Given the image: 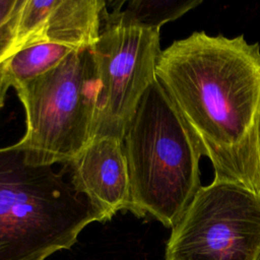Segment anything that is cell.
<instances>
[{
	"label": "cell",
	"instance_id": "6da1fadb",
	"mask_svg": "<svg viewBox=\"0 0 260 260\" xmlns=\"http://www.w3.org/2000/svg\"><path fill=\"white\" fill-rule=\"evenodd\" d=\"M155 75L214 179L260 195V45L194 31L161 51Z\"/></svg>",
	"mask_w": 260,
	"mask_h": 260
},
{
	"label": "cell",
	"instance_id": "7a4b0ae2",
	"mask_svg": "<svg viewBox=\"0 0 260 260\" xmlns=\"http://www.w3.org/2000/svg\"><path fill=\"white\" fill-rule=\"evenodd\" d=\"M129 209L174 228L202 187L199 143L157 78L147 87L123 139Z\"/></svg>",
	"mask_w": 260,
	"mask_h": 260
},
{
	"label": "cell",
	"instance_id": "3957f363",
	"mask_svg": "<svg viewBox=\"0 0 260 260\" xmlns=\"http://www.w3.org/2000/svg\"><path fill=\"white\" fill-rule=\"evenodd\" d=\"M94 221L98 211L52 166L29 164L16 144L0 147V260H46Z\"/></svg>",
	"mask_w": 260,
	"mask_h": 260
},
{
	"label": "cell",
	"instance_id": "277c9868",
	"mask_svg": "<svg viewBox=\"0 0 260 260\" xmlns=\"http://www.w3.org/2000/svg\"><path fill=\"white\" fill-rule=\"evenodd\" d=\"M15 90L26 125L15 144L29 164H69L92 139L100 80L91 48L72 51Z\"/></svg>",
	"mask_w": 260,
	"mask_h": 260
},
{
	"label": "cell",
	"instance_id": "5b68a950",
	"mask_svg": "<svg viewBox=\"0 0 260 260\" xmlns=\"http://www.w3.org/2000/svg\"><path fill=\"white\" fill-rule=\"evenodd\" d=\"M259 250L260 195L213 179L172 228L166 260H254Z\"/></svg>",
	"mask_w": 260,
	"mask_h": 260
},
{
	"label": "cell",
	"instance_id": "8992f818",
	"mask_svg": "<svg viewBox=\"0 0 260 260\" xmlns=\"http://www.w3.org/2000/svg\"><path fill=\"white\" fill-rule=\"evenodd\" d=\"M161 51L158 28L113 19L105 10L100 37L91 47L100 80L92 138L123 141L143 93L156 78Z\"/></svg>",
	"mask_w": 260,
	"mask_h": 260
},
{
	"label": "cell",
	"instance_id": "52a82bcc",
	"mask_svg": "<svg viewBox=\"0 0 260 260\" xmlns=\"http://www.w3.org/2000/svg\"><path fill=\"white\" fill-rule=\"evenodd\" d=\"M68 165L73 189L85 195L103 221L110 220L120 210L129 209L130 178L122 140L94 137Z\"/></svg>",
	"mask_w": 260,
	"mask_h": 260
},
{
	"label": "cell",
	"instance_id": "ba28073f",
	"mask_svg": "<svg viewBox=\"0 0 260 260\" xmlns=\"http://www.w3.org/2000/svg\"><path fill=\"white\" fill-rule=\"evenodd\" d=\"M106 6L104 0H52L41 30L27 45L50 42L74 50L91 48L100 37Z\"/></svg>",
	"mask_w": 260,
	"mask_h": 260
},
{
	"label": "cell",
	"instance_id": "9c48e42d",
	"mask_svg": "<svg viewBox=\"0 0 260 260\" xmlns=\"http://www.w3.org/2000/svg\"><path fill=\"white\" fill-rule=\"evenodd\" d=\"M74 49L71 47L39 42L13 52L0 66V82L14 89L56 67Z\"/></svg>",
	"mask_w": 260,
	"mask_h": 260
},
{
	"label": "cell",
	"instance_id": "30bf717a",
	"mask_svg": "<svg viewBox=\"0 0 260 260\" xmlns=\"http://www.w3.org/2000/svg\"><path fill=\"white\" fill-rule=\"evenodd\" d=\"M201 3V0H132L125 1L123 10V1H115L111 2L114 5L111 12L106 9V15L125 23L160 29L165 23L183 16Z\"/></svg>",
	"mask_w": 260,
	"mask_h": 260
},
{
	"label": "cell",
	"instance_id": "8fae6325",
	"mask_svg": "<svg viewBox=\"0 0 260 260\" xmlns=\"http://www.w3.org/2000/svg\"><path fill=\"white\" fill-rule=\"evenodd\" d=\"M25 0H0V66L14 52Z\"/></svg>",
	"mask_w": 260,
	"mask_h": 260
},
{
	"label": "cell",
	"instance_id": "7c38bea8",
	"mask_svg": "<svg viewBox=\"0 0 260 260\" xmlns=\"http://www.w3.org/2000/svg\"><path fill=\"white\" fill-rule=\"evenodd\" d=\"M9 87L6 86L5 84H3L2 82H0V111L4 106V101H5V94L7 92V89Z\"/></svg>",
	"mask_w": 260,
	"mask_h": 260
},
{
	"label": "cell",
	"instance_id": "4fadbf2b",
	"mask_svg": "<svg viewBox=\"0 0 260 260\" xmlns=\"http://www.w3.org/2000/svg\"><path fill=\"white\" fill-rule=\"evenodd\" d=\"M254 260H260V250L258 251V253H257V255H256V257H255Z\"/></svg>",
	"mask_w": 260,
	"mask_h": 260
}]
</instances>
